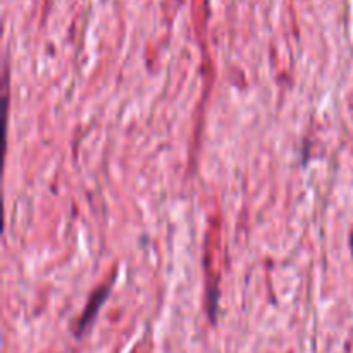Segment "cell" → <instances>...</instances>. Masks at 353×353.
Wrapping results in <instances>:
<instances>
[{"label": "cell", "instance_id": "obj_1", "mask_svg": "<svg viewBox=\"0 0 353 353\" xmlns=\"http://www.w3.org/2000/svg\"><path fill=\"white\" fill-rule=\"evenodd\" d=\"M352 252H353V234H352Z\"/></svg>", "mask_w": 353, "mask_h": 353}]
</instances>
